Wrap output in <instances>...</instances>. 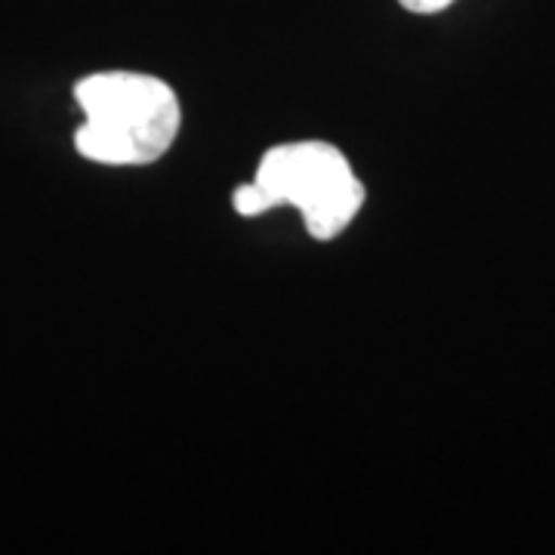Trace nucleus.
I'll use <instances>...</instances> for the list:
<instances>
[{"mask_svg":"<svg viewBox=\"0 0 555 555\" xmlns=\"http://www.w3.org/2000/svg\"><path fill=\"white\" fill-rule=\"evenodd\" d=\"M232 204L241 217L297 207L312 238L334 241L361 210L364 185L337 145L306 139L269 149L257 177L235 189Z\"/></svg>","mask_w":555,"mask_h":555,"instance_id":"2","label":"nucleus"},{"mask_svg":"<svg viewBox=\"0 0 555 555\" xmlns=\"http://www.w3.org/2000/svg\"><path fill=\"white\" fill-rule=\"evenodd\" d=\"M83 124L75 145L87 160L142 167L164 158L179 133V100L170 83L139 72H100L75 87Z\"/></svg>","mask_w":555,"mask_h":555,"instance_id":"1","label":"nucleus"},{"mask_svg":"<svg viewBox=\"0 0 555 555\" xmlns=\"http://www.w3.org/2000/svg\"><path fill=\"white\" fill-rule=\"evenodd\" d=\"M404 10H411V13H420V16H433V13H441V10H448L454 0H398Z\"/></svg>","mask_w":555,"mask_h":555,"instance_id":"3","label":"nucleus"}]
</instances>
